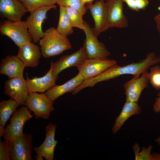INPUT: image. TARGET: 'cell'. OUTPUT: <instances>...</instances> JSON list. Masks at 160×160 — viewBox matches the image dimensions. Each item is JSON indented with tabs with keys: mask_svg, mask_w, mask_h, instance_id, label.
Here are the masks:
<instances>
[{
	"mask_svg": "<svg viewBox=\"0 0 160 160\" xmlns=\"http://www.w3.org/2000/svg\"><path fill=\"white\" fill-rule=\"evenodd\" d=\"M39 43L42 55L45 58L60 55L72 48L67 37L59 33L54 27L49 28L45 31Z\"/></svg>",
	"mask_w": 160,
	"mask_h": 160,
	"instance_id": "6da1fadb",
	"label": "cell"
},
{
	"mask_svg": "<svg viewBox=\"0 0 160 160\" xmlns=\"http://www.w3.org/2000/svg\"><path fill=\"white\" fill-rule=\"evenodd\" d=\"M160 62V57L157 56L154 52L148 53L145 58L138 62L132 63L122 66L117 64L111 67L106 70L104 74L107 80L114 79L120 76L132 75L138 77L147 71L152 65Z\"/></svg>",
	"mask_w": 160,
	"mask_h": 160,
	"instance_id": "7a4b0ae2",
	"label": "cell"
},
{
	"mask_svg": "<svg viewBox=\"0 0 160 160\" xmlns=\"http://www.w3.org/2000/svg\"><path fill=\"white\" fill-rule=\"evenodd\" d=\"M0 33L11 39L18 47L32 41L26 20L5 21L0 24Z\"/></svg>",
	"mask_w": 160,
	"mask_h": 160,
	"instance_id": "3957f363",
	"label": "cell"
},
{
	"mask_svg": "<svg viewBox=\"0 0 160 160\" xmlns=\"http://www.w3.org/2000/svg\"><path fill=\"white\" fill-rule=\"evenodd\" d=\"M53 104L45 93L29 92L25 105L33 113L36 119H46L54 110Z\"/></svg>",
	"mask_w": 160,
	"mask_h": 160,
	"instance_id": "277c9868",
	"label": "cell"
},
{
	"mask_svg": "<svg viewBox=\"0 0 160 160\" xmlns=\"http://www.w3.org/2000/svg\"><path fill=\"white\" fill-rule=\"evenodd\" d=\"M26 106H23L17 110L10 119V123L5 128L4 136L5 140L11 142L22 134L24 124L34 115Z\"/></svg>",
	"mask_w": 160,
	"mask_h": 160,
	"instance_id": "5b68a950",
	"label": "cell"
},
{
	"mask_svg": "<svg viewBox=\"0 0 160 160\" xmlns=\"http://www.w3.org/2000/svg\"><path fill=\"white\" fill-rule=\"evenodd\" d=\"M56 7L55 4L41 6L34 11L27 17L28 31L33 43H38L43 36L44 32L42 26L47 18V12Z\"/></svg>",
	"mask_w": 160,
	"mask_h": 160,
	"instance_id": "8992f818",
	"label": "cell"
},
{
	"mask_svg": "<svg viewBox=\"0 0 160 160\" xmlns=\"http://www.w3.org/2000/svg\"><path fill=\"white\" fill-rule=\"evenodd\" d=\"M85 29L83 31L86 35L84 41L87 58L89 59L108 58L110 53L106 48L104 44L99 42L92 28L84 21Z\"/></svg>",
	"mask_w": 160,
	"mask_h": 160,
	"instance_id": "52a82bcc",
	"label": "cell"
},
{
	"mask_svg": "<svg viewBox=\"0 0 160 160\" xmlns=\"http://www.w3.org/2000/svg\"><path fill=\"white\" fill-rule=\"evenodd\" d=\"M116 64V61L113 59L87 58L76 67L79 73L86 80L98 75Z\"/></svg>",
	"mask_w": 160,
	"mask_h": 160,
	"instance_id": "ba28073f",
	"label": "cell"
},
{
	"mask_svg": "<svg viewBox=\"0 0 160 160\" xmlns=\"http://www.w3.org/2000/svg\"><path fill=\"white\" fill-rule=\"evenodd\" d=\"M33 137L30 133H24L12 142L11 160H32Z\"/></svg>",
	"mask_w": 160,
	"mask_h": 160,
	"instance_id": "9c48e42d",
	"label": "cell"
},
{
	"mask_svg": "<svg viewBox=\"0 0 160 160\" xmlns=\"http://www.w3.org/2000/svg\"><path fill=\"white\" fill-rule=\"evenodd\" d=\"M57 126L50 122L45 128L46 136L42 144L33 148L36 160H53L54 152L57 141L55 139V135Z\"/></svg>",
	"mask_w": 160,
	"mask_h": 160,
	"instance_id": "30bf717a",
	"label": "cell"
},
{
	"mask_svg": "<svg viewBox=\"0 0 160 160\" xmlns=\"http://www.w3.org/2000/svg\"><path fill=\"white\" fill-rule=\"evenodd\" d=\"M5 94L21 105H25L29 94L26 80L23 76L6 81L4 85Z\"/></svg>",
	"mask_w": 160,
	"mask_h": 160,
	"instance_id": "8fae6325",
	"label": "cell"
},
{
	"mask_svg": "<svg viewBox=\"0 0 160 160\" xmlns=\"http://www.w3.org/2000/svg\"><path fill=\"white\" fill-rule=\"evenodd\" d=\"M123 0H106L105 4L110 28H126L128 20L123 12Z\"/></svg>",
	"mask_w": 160,
	"mask_h": 160,
	"instance_id": "7c38bea8",
	"label": "cell"
},
{
	"mask_svg": "<svg viewBox=\"0 0 160 160\" xmlns=\"http://www.w3.org/2000/svg\"><path fill=\"white\" fill-rule=\"evenodd\" d=\"M105 0H98L86 6L94 20L95 25L92 29L97 36L110 28Z\"/></svg>",
	"mask_w": 160,
	"mask_h": 160,
	"instance_id": "4fadbf2b",
	"label": "cell"
},
{
	"mask_svg": "<svg viewBox=\"0 0 160 160\" xmlns=\"http://www.w3.org/2000/svg\"><path fill=\"white\" fill-rule=\"evenodd\" d=\"M149 81L148 72L146 71L139 76H133L125 82L124 87L126 101L138 103L141 92L147 87Z\"/></svg>",
	"mask_w": 160,
	"mask_h": 160,
	"instance_id": "5bb4252c",
	"label": "cell"
},
{
	"mask_svg": "<svg viewBox=\"0 0 160 160\" xmlns=\"http://www.w3.org/2000/svg\"><path fill=\"white\" fill-rule=\"evenodd\" d=\"M53 63L52 61H51L49 70L42 77H34L31 79L26 73V80L29 92L44 93L56 85V81L58 77V76H54L52 73Z\"/></svg>",
	"mask_w": 160,
	"mask_h": 160,
	"instance_id": "9a60e30c",
	"label": "cell"
},
{
	"mask_svg": "<svg viewBox=\"0 0 160 160\" xmlns=\"http://www.w3.org/2000/svg\"><path fill=\"white\" fill-rule=\"evenodd\" d=\"M27 12L25 6L18 0H0L1 17L12 21H19Z\"/></svg>",
	"mask_w": 160,
	"mask_h": 160,
	"instance_id": "2e32d148",
	"label": "cell"
},
{
	"mask_svg": "<svg viewBox=\"0 0 160 160\" xmlns=\"http://www.w3.org/2000/svg\"><path fill=\"white\" fill-rule=\"evenodd\" d=\"M87 58L85 49L84 46L73 53L64 55L57 61L54 62L52 73L57 76L62 71L70 67H77Z\"/></svg>",
	"mask_w": 160,
	"mask_h": 160,
	"instance_id": "e0dca14e",
	"label": "cell"
},
{
	"mask_svg": "<svg viewBox=\"0 0 160 160\" xmlns=\"http://www.w3.org/2000/svg\"><path fill=\"white\" fill-rule=\"evenodd\" d=\"M41 55L40 48L31 42L19 47L17 56L25 67H35L38 66Z\"/></svg>",
	"mask_w": 160,
	"mask_h": 160,
	"instance_id": "ac0fdd59",
	"label": "cell"
},
{
	"mask_svg": "<svg viewBox=\"0 0 160 160\" xmlns=\"http://www.w3.org/2000/svg\"><path fill=\"white\" fill-rule=\"evenodd\" d=\"M25 67L23 63L17 56L7 55L1 61L0 73L9 79L22 76Z\"/></svg>",
	"mask_w": 160,
	"mask_h": 160,
	"instance_id": "d6986e66",
	"label": "cell"
},
{
	"mask_svg": "<svg viewBox=\"0 0 160 160\" xmlns=\"http://www.w3.org/2000/svg\"><path fill=\"white\" fill-rule=\"evenodd\" d=\"M84 79L79 73L64 84L55 85L45 92L46 95L54 102L58 97L68 92H73L83 82Z\"/></svg>",
	"mask_w": 160,
	"mask_h": 160,
	"instance_id": "ffe728a7",
	"label": "cell"
},
{
	"mask_svg": "<svg viewBox=\"0 0 160 160\" xmlns=\"http://www.w3.org/2000/svg\"><path fill=\"white\" fill-rule=\"evenodd\" d=\"M141 111L138 103L126 101L120 113L115 120L112 128L113 133L116 134L129 117L134 115L140 114Z\"/></svg>",
	"mask_w": 160,
	"mask_h": 160,
	"instance_id": "44dd1931",
	"label": "cell"
},
{
	"mask_svg": "<svg viewBox=\"0 0 160 160\" xmlns=\"http://www.w3.org/2000/svg\"><path fill=\"white\" fill-rule=\"evenodd\" d=\"M20 105L10 98L8 100H4L0 103V125L4 127L11 115L16 111Z\"/></svg>",
	"mask_w": 160,
	"mask_h": 160,
	"instance_id": "7402d4cb",
	"label": "cell"
},
{
	"mask_svg": "<svg viewBox=\"0 0 160 160\" xmlns=\"http://www.w3.org/2000/svg\"><path fill=\"white\" fill-rule=\"evenodd\" d=\"M58 23L56 30L63 36L67 37L73 32V27L67 15L65 7L60 6Z\"/></svg>",
	"mask_w": 160,
	"mask_h": 160,
	"instance_id": "603a6c76",
	"label": "cell"
},
{
	"mask_svg": "<svg viewBox=\"0 0 160 160\" xmlns=\"http://www.w3.org/2000/svg\"><path fill=\"white\" fill-rule=\"evenodd\" d=\"M65 7L73 27L78 28L83 31L85 29L83 15L76 9L69 7Z\"/></svg>",
	"mask_w": 160,
	"mask_h": 160,
	"instance_id": "cb8c5ba5",
	"label": "cell"
},
{
	"mask_svg": "<svg viewBox=\"0 0 160 160\" xmlns=\"http://www.w3.org/2000/svg\"><path fill=\"white\" fill-rule=\"evenodd\" d=\"M25 6L30 14L39 7L55 4V0H18Z\"/></svg>",
	"mask_w": 160,
	"mask_h": 160,
	"instance_id": "d4e9b609",
	"label": "cell"
},
{
	"mask_svg": "<svg viewBox=\"0 0 160 160\" xmlns=\"http://www.w3.org/2000/svg\"><path fill=\"white\" fill-rule=\"evenodd\" d=\"M55 3L59 6L69 7L76 9L80 12L83 15L87 11L86 5L84 4L81 0H55Z\"/></svg>",
	"mask_w": 160,
	"mask_h": 160,
	"instance_id": "484cf974",
	"label": "cell"
},
{
	"mask_svg": "<svg viewBox=\"0 0 160 160\" xmlns=\"http://www.w3.org/2000/svg\"><path fill=\"white\" fill-rule=\"evenodd\" d=\"M149 82L152 87L156 90H160V66L156 65L150 69L148 73Z\"/></svg>",
	"mask_w": 160,
	"mask_h": 160,
	"instance_id": "4316f807",
	"label": "cell"
},
{
	"mask_svg": "<svg viewBox=\"0 0 160 160\" xmlns=\"http://www.w3.org/2000/svg\"><path fill=\"white\" fill-rule=\"evenodd\" d=\"M12 143L7 140H0V160H10Z\"/></svg>",
	"mask_w": 160,
	"mask_h": 160,
	"instance_id": "83f0119b",
	"label": "cell"
},
{
	"mask_svg": "<svg viewBox=\"0 0 160 160\" xmlns=\"http://www.w3.org/2000/svg\"><path fill=\"white\" fill-rule=\"evenodd\" d=\"M129 8L133 10L138 11L144 10L149 3L148 0H123Z\"/></svg>",
	"mask_w": 160,
	"mask_h": 160,
	"instance_id": "f1b7e54d",
	"label": "cell"
},
{
	"mask_svg": "<svg viewBox=\"0 0 160 160\" xmlns=\"http://www.w3.org/2000/svg\"><path fill=\"white\" fill-rule=\"evenodd\" d=\"M152 146L150 145L146 149L145 148H143L141 152L135 154V160H152V156L151 153Z\"/></svg>",
	"mask_w": 160,
	"mask_h": 160,
	"instance_id": "f546056e",
	"label": "cell"
},
{
	"mask_svg": "<svg viewBox=\"0 0 160 160\" xmlns=\"http://www.w3.org/2000/svg\"><path fill=\"white\" fill-rule=\"evenodd\" d=\"M153 106V110L156 113L160 112V92H158Z\"/></svg>",
	"mask_w": 160,
	"mask_h": 160,
	"instance_id": "4dcf8cb0",
	"label": "cell"
},
{
	"mask_svg": "<svg viewBox=\"0 0 160 160\" xmlns=\"http://www.w3.org/2000/svg\"><path fill=\"white\" fill-rule=\"evenodd\" d=\"M158 30L160 34V13L156 15L154 17Z\"/></svg>",
	"mask_w": 160,
	"mask_h": 160,
	"instance_id": "1f68e13d",
	"label": "cell"
},
{
	"mask_svg": "<svg viewBox=\"0 0 160 160\" xmlns=\"http://www.w3.org/2000/svg\"><path fill=\"white\" fill-rule=\"evenodd\" d=\"M151 156L152 160H160V153H153Z\"/></svg>",
	"mask_w": 160,
	"mask_h": 160,
	"instance_id": "d6a6232c",
	"label": "cell"
},
{
	"mask_svg": "<svg viewBox=\"0 0 160 160\" xmlns=\"http://www.w3.org/2000/svg\"><path fill=\"white\" fill-rule=\"evenodd\" d=\"M94 0H81L83 3L87 6L92 4V2Z\"/></svg>",
	"mask_w": 160,
	"mask_h": 160,
	"instance_id": "836d02e7",
	"label": "cell"
},
{
	"mask_svg": "<svg viewBox=\"0 0 160 160\" xmlns=\"http://www.w3.org/2000/svg\"><path fill=\"white\" fill-rule=\"evenodd\" d=\"M5 128L0 125V137H3L5 132Z\"/></svg>",
	"mask_w": 160,
	"mask_h": 160,
	"instance_id": "e575fe53",
	"label": "cell"
},
{
	"mask_svg": "<svg viewBox=\"0 0 160 160\" xmlns=\"http://www.w3.org/2000/svg\"><path fill=\"white\" fill-rule=\"evenodd\" d=\"M158 144L160 146V136L158 137L155 140Z\"/></svg>",
	"mask_w": 160,
	"mask_h": 160,
	"instance_id": "d590c367",
	"label": "cell"
},
{
	"mask_svg": "<svg viewBox=\"0 0 160 160\" xmlns=\"http://www.w3.org/2000/svg\"></svg>",
	"mask_w": 160,
	"mask_h": 160,
	"instance_id": "8d00e7d4",
	"label": "cell"
},
{
	"mask_svg": "<svg viewBox=\"0 0 160 160\" xmlns=\"http://www.w3.org/2000/svg\"></svg>",
	"mask_w": 160,
	"mask_h": 160,
	"instance_id": "74e56055",
	"label": "cell"
}]
</instances>
